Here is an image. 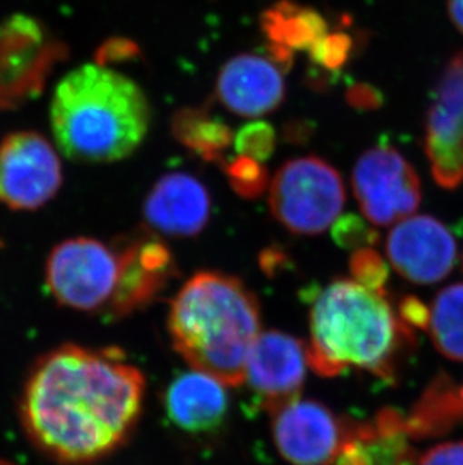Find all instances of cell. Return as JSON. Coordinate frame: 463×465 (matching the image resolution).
<instances>
[{
    "label": "cell",
    "mask_w": 463,
    "mask_h": 465,
    "mask_svg": "<svg viewBox=\"0 0 463 465\" xmlns=\"http://www.w3.org/2000/svg\"><path fill=\"white\" fill-rule=\"evenodd\" d=\"M348 102L357 109H375L380 104V95L368 84H357L348 91Z\"/></svg>",
    "instance_id": "obj_31"
},
{
    "label": "cell",
    "mask_w": 463,
    "mask_h": 465,
    "mask_svg": "<svg viewBox=\"0 0 463 465\" xmlns=\"http://www.w3.org/2000/svg\"><path fill=\"white\" fill-rule=\"evenodd\" d=\"M416 333L389 303L354 279H340L316 295L310 309L309 366L320 377L360 369L394 381Z\"/></svg>",
    "instance_id": "obj_2"
},
{
    "label": "cell",
    "mask_w": 463,
    "mask_h": 465,
    "mask_svg": "<svg viewBox=\"0 0 463 465\" xmlns=\"http://www.w3.org/2000/svg\"><path fill=\"white\" fill-rule=\"evenodd\" d=\"M429 336L433 347L453 361H463V283L438 292L429 308Z\"/></svg>",
    "instance_id": "obj_22"
},
{
    "label": "cell",
    "mask_w": 463,
    "mask_h": 465,
    "mask_svg": "<svg viewBox=\"0 0 463 465\" xmlns=\"http://www.w3.org/2000/svg\"><path fill=\"white\" fill-rule=\"evenodd\" d=\"M463 423L460 384L446 372L438 373L405 414V426L412 440L435 439Z\"/></svg>",
    "instance_id": "obj_20"
},
{
    "label": "cell",
    "mask_w": 463,
    "mask_h": 465,
    "mask_svg": "<svg viewBox=\"0 0 463 465\" xmlns=\"http://www.w3.org/2000/svg\"><path fill=\"white\" fill-rule=\"evenodd\" d=\"M385 251L399 276L416 285L444 281L458 262L450 229L432 215H409L389 231Z\"/></svg>",
    "instance_id": "obj_10"
},
{
    "label": "cell",
    "mask_w": 463,
    "mask_h": 465,
    "mask_svg": "<svg viewBox=\"0 0 463 465\" xmlns=\"http://www.w3.org/2000/svg\"><path fill=\"white\" fill-rule=\"evenodd\" d=\"M341 175L320 157L289 160L270 187V208L279 223L298 235H316L334 224L345 207Z\"/></svg>",
    "instance_id": "obj_6"
},
{
    "label": "cell",
    "mask_w": 463,
    "mask_h": 465,
    "mask_svg": "<svg viewBox=\"0 0 463 465\" xmlns=\"http://www.w3.org/2000/svg\"><path fill=\"white\" fill-rule=\"evenodd\" d=\"M307 368L306 343L271 330L256 339L245 364L244 382L253 391L259 407L272 414L300 398Z\"/></svg>",
    "instance_id": "obj_11"
},
{
    "label": "cell",
    "mask_w": 463,
    "mask_h": 465,
    "mask_svg": "<svg viewBox=\"0 0 463 465\" xmlns=\"http://www.w3.org/2000/svg\"><path fill=\"white\" fill-rule=\"evenodd\" d=\"M399 315L412 329H428L429 308L421 300L407 295L399 302Z\"/></svg>",
    "instance_id": "obj_30"
},
{
    "label": "cell",
    "mask_w": 463,
    "mask_h": 465,
    "mask_svg": "<svg viewBox=\"0 0 463 465\" xmlns=\"http://www.w3.org/2000/svg\"><path fill=\"white\" fill-rule=\"evenodd\" d=\"M144 386L143 373L118 348L65 343L45 352L27 373L20 423L38 452L57 464H93L132 435Z\"/></svg>",
    "instance_id": "obj_1"
},
{
    "label": "cell",
    "mask_w": 463,
    "mask_h": 465,
    "mask_svg": "<svg viewBox=\"0 0 463 465\" xmlns=\"http://www.w3.org/2000/svg\"><path fill=\"white\" fill-rule=\"evenodd\" d=\"M0 465H15L13 462L6 461V460H0Z\"/></svg>",
    "instance_id": "obj_33"
},
{
    "label": "cell",
    "mask_w": 463,
    "mask_h": 465,
    "mask_svg": "<svg viewBox=\"0 0 463 465\" xmlns=\"http://www.w3.org/2000/svg\"><path fill=\"white\" fill-rule=\"evenodd\" d=\"M210 215L208 190L201 181L184 172H173L160 178L144 199V222L166 237H194L205 229Z\"/></svg>",
    "instance_id": "obj_14"
},
{
    "label": "cell",
    "mask_w": 463,
    "mask_h": 465,
    "mask_svg": "<svg viewBox=\"0 0 463 465\" xmlns=\"http://www.w3.org/2000/svg\"><path fill=\"white\" fill-rule=\"evenodd\" d=\"M332 235L346 249H363L378 242V232L357 215H343L334 222Z\"/></svg>",
    "instance_id": "obj_27"
},
{
    "label": "cell",
    "mask_w": 463,
    "mask_h": 465,
    "mask_svg": "<svg viewBox=\"0 0 463 465\" xmlns=\"http://www.w3.org/2000/svg\"><path fill=\"white\" fill-rule=\"evenodd\" d=\"M121 242L70 238L53 247L45 263V283L64 308L110 316L123 285Z\"/></svg>",
    "instance_id": "obj_5"
},
{
    "label": "cell",
    "mask_w": 463,
    "mask_h": 465,
    "mask_svg": "<svg viewBox=\"0 0 463 465\" xmlns=\"http://www.w3.org/2000/svg\"><path fill=\"white\" fill-rule=\"evenodd\" d=\"M64 183L56 148L40 133L23 130L0 142V203L35 211L50 203Z\"/></svg>",
    "instance_id": "obj_8"
},
{
    "label": "cell",
    "mask_w": 463,
    "mask_h": 465,
    "mask_svg": "<svg viewBox=\"0 0 463 465\" xmlns=\"http://www.w3.org/2000/svg\"><path fill=\"white\" fill-rule=\"evenodd\" d=\"M272 416V437L280 455L292 465H331L343 439L346 423L318 401L298 400Z\"/></svg>",
    "instance_id": "obj_12"
},
{
    "label": "cell",
    "mask_w": 463,
    "mask_h": 465,
    "mask_svg": "<svg viewBox=\"0 0 463 465\" xmlns=\"http://www.w3.org/2000/svg\"><path fill=\"white\" fill-rule=\"evenodd\" d=\"M96 64L107 66L116 62L136 61L140 57L139 45L127 38H110L95 54Z\"/></svg>",
    "instance_id": "obj_28"
},
{
    "label": "cell",
    "mask_w": 463,
    "mask_h": 465,
    "mask_svg": "<svg viewBox=\"0 0 463 465\" xmlns=\"http://www.w3.org/2000/svg\"><path fill=\"white\" fill-rule=\"evenodd\" d=\"M352 279L366 286L369 290L389 294L385 290L389 282V265L382 256L370 247L357 249L350 258Z\"/></svg>",
    "instance_id": "obj_24"
},
{
    "label": "cell",
    "mask_w": 463,
    "mask_h": 465,
    "mask_svg": "<svg viewBox=\"0 0 463 465\" xmlns=\"http://www.w3.org/2000/svg\"><path fill=\"white\" fill-rule=\"evenodd\" d=\"M224 172L232 189L242 198H258L268 187L267 167L263 166L262 162L247 155H236L232 162L224 164Z\"/></svg>",
    "instance_id": "obj_23"
},
{
    "label": "cell",
    "mask_w": 463,
    "mask_h": 465,
    "mask_svg": "<svg viewBox=\"0 0 463 465\" xmlns=\"http://www.w3.org/2000/svg\"><path fill=\"white\" fill-rule=\"evenodd\" d=\"M276 132L272 125L263 121L247 124L235 136L238 155H247L259 162H265L276 150Z\"/></svg>",
    "instance_id": "obj_25"
},
{
    "label": "cell",
    "mask_w": 463,
    "mask_h": 465,
    "mask_svg": "<svg viewBox=\"0 0 463 465\" xmlns=\"http://www.w3.org/2000/svg\"><path fill=\"white\" fill-rule=\"evenodd\" d=\"M226 387L219 378L197 369L181 373L164 393L167 419L188 434H210L220 430L229 411Z\"/></svg>",
    "instance_id": "obj_18"
},
{
    "label": "cell",
    "mask_w": 463,
    "mask_h": 465,
    "mask_svg": "<svg viewBox=\"0 0 463 465\" xmlns=\"http://www.w3.org/2000/svg\"><path fill=\"white\" fill-rule=\"evenodd\" d=\"M405 414L382 409L368 421L346 423L345 439L331 465H417Z\"/></svg>",
    "instance_id": "obj_15"
},
{
    "label": "cell",
    "mask_w": 463,
    "mask_h": 465,
    "mask_svg": "<svg viewBox=\"0 0 463 465\" xmlns=\"http://www.w3.org/2000/svg\"><path fill=\"white\" fill-rule=\"evenodd\" d=\"M169 331L192 369L226 386L244 382L245 364L261 331L258 299L233 276L197 272L172 302Z\"/></svg>",
    "instance_id": "obj_4"
},
{
    "label": "cell",
    "mask_w": 463,
    "mask_h": 465,
    "mask_svg": "<svg viewBox=\"0 0 463 465\" xmlns=\"http://www.w3.org/2000/svg\"><path fill=\"white\" fill-rule=\"evenodd\" d=\"M352 189L360 210L373 226L396 224L421 203L419 173L391 146H375L357 160Z\"/></svg>",
    "instance_id": "obj_7"
},
{
    "label": "cell",
    "mask_w": 463,
    "mask_h": 465,
    "mask_svg": "<svg viewBox=\"0 0 463 465\" xmlns=\"http://www.w3.org/2000/svg\"><path fill=\"white\" fill-rule=\"evenodd\" d=\"M352 52V38L341 32L327 34L316 43L309 53L316 65L325 70H339L345 65Z\"/></svg>",
    "instance_id": "obj_26"
},
{
    "label": "cell",
    "mask_w": 463,
    "mask_h": 465,
    "mask_svg": "<svg viewBox=\"0 0 463 465\" xmlns=\"http://www.w3.org/2000/svg\"><path fill=\"white\" fill-rule=\"evenodd\" d=\"M286 86L279 66L256 54H240L224 64L217 80V95L232 114L261 118L283 102Z\"/></svg>",
    "instance_id": "obj_16"
},
{
    "label": "cell",
    "mask_w": 463,
    "mask_h": 465,
    "mask_svg": "<svg viewBox=\"0 0 463 465\" xmlns=\"http://www.w3.org/2000/svg\"><path fill=\"white\" fill-rule=\"evenodd\" d=\"M59 150L73 162H119L148 134L151 107L139 84L100 64L71 71L57 84L50 109Z\"/></svg>",
    "instance_id": "obj_3"
},
{
    "label": "cell",
    "mask_w": 463,
    "mask_h": 465,
    "mask_svg": "<svg viewBox=\"0 0 463 465\" xmlns=\"http://www.w3.org/2000/svg\"><path fill=\"white\" fill-rule=\"evenodd\" d=\"M172 133L188 150L206 162H220L235 141L228 124L206 109H182L172 119Z\"/></svg>",
    "instance_id": "obj_21"
},
{
    "label": "cell",
    "mask_w": 463,
    "mask_h": 465,
    "mask_svg": "<svg viewBox=\"0 0 463 465\" xmlns=\"http://www.w3.org/2000/svg\"><path fill=\"white\" fill-rule=\"evenodd\" d=\"M447 8L451 23L463 34V0H447Z\"/></svg>",
    "instance_id": "obj_32"
},
{
    "label": "cell",
    "mask_w": 463,
    "mask_h": 465,
    "mask_svg": "<svg viewBox=\"0 0 463 465\" xmlns=\"http://www.w3.org/2000/svg\"><path fill=\"white\" fill-rule=\"evenodd\" d=\"M460 391H462V396H463V384H460Z\"/></svg>",
    "instance_id": "obj_34"
},
{
    "label": "cell",
    "mask_w": 463,
    "mask_h": 465,
    "mask_svg": "<svg viewBox=\"0 0 463 465\" xmlns=\"http://www.w3.org/2000/svg\"><path fill=\"white\" fill-rule=\"evenodd\" d=\"M424 153L441 189L463 184V52L456 53L438 80L424 119Z\"/></svg>",
    "instance_id": "obj_9"
},
{
    "label": "cell",
    "mask_w": 463,
    "mask_h": 465,
    "mask_svg": "<svg viewBox=\"0 0 463 465\" xmlns=\"http://www.w3.org/2000/svg\"><path fill=\"white\" fill-rule=\"evenodd\" d=\"M123 285L110 318H123L153 303L176 274L175 261L160 238H123Z\"/></svg>",
    "instance_id": "obj_17"
},
{
    "label": "cell",
    "mask_w": 463,
    "mask_h": 465,
    "mask_svg": "<svg viewBox=\"0 0 463 465\" xmlns=\"http://www.w3.org/2000/svg\"><path fill=\"white\" fill-rule=\"evenodd\" d=\"M417 465H463V441H448L429 449Z\"/></svg>",
    "instance_id": "obj_29"
},
{
    "label": "cell",
    "mask_w": 463,
    "mask_h": 465,
    "mask_svg": "<svg viewBox=\"0 0 463 465\" xmlns=\"http://www.w3.org/2000/svg\"><path fill=\"white\" fill-rule=\"evenodd\" d=\"M261 25L270 41L272 57L279 64H289L293 52L310 50L328 34L327 20L316 9L291 0H280L268 8Z\"/></svg>",
    "instance_id": "obj_19"
},
{
    "label": "cell",
    "mask_w": 463,
    "mask_h": 465,
    "mask_svg": "<svg viewBox=\"0 0 463 465\" xmlns=\"http://www.w3.org/2000/svg\"><path fill=\"white\" fill-rule=\"evenodd\" d=\"M38 23L15 17L0 26V105H14L44 84L45 71L62 56L61 52L38 57L48 49Z\"/></svg>",
    "instance_id": "obj_13"
}]
</instances>
